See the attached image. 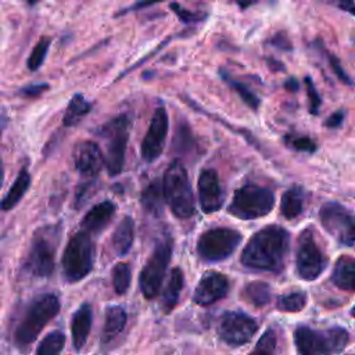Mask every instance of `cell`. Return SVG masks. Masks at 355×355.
Instances as JSON below:
<instances>
[{
    "label": "cell",
    "instance_id": "cell-1",
    "mask_svg": "<svg viewBox=\"0 0 355 355\" xmlns=\"http://www.w3.org/2000/svg\"><path fill=\"white\" fill-rule=\"evenodd\" d=\"M290 252V233L277 225L258 230L244 247L240 261L254 270L280 272Z\"/></svg>",
    "mask_w": 355,
    "mask_h": 355
},
{
    "label": "cell",
    "instance_id": "cell-2",
    "mask_svg": "<svg viewBox=\"0 0 355 355\" xmlns=\"http://www.w3.org/2000/svg\"><path fill=\"white\" fill-rule=\"evenodd\" d=\"M58 241V225L39 227L33 233L31 247L24 262V270L35 277H49L54 270Z\"/></svg>",
    "mask_w": 355,
    "mask_h": 355
},
{
    "label": "cell",
    "instance_id": "cell-3",
    "mask_svg": "<svg viewBox=\"0 0 355 355\" xmlns=\"http://www.w3.org/2000/svg\"><path fill=\"white\" fill-rule=\"evenodd\" d=\"M164 200L179 219L190 218L196 211L194 196L186 168L179 161L171 162L162 179Z\"/></svg>",
    "mask_w": 355,
    "mask_h": 355
},
{
    "label": "cell",
    "instance_id": "cell-4",
    "mask_svg": "<svg viewBox=\"0 0 355 355\" xmlns=\"http://www.w3.org/2000/svg\"><path fill=\"white\" fill-rule=\"evenodd\" d=\"M60 306L55 294L46 293L35 298L15 330V343L19 347L32 344L43 327L60 312Z\"/></svg>",
    "mask_w": 355,
    "mask_h": 355
},
{
    "label": "cell",
    "instance_id": "cell-5",
    "mask_svg": "<svg viewBox=\"0 0 355 355\" xmlns=\"http://www.w3.org/2000/svg\"><path fill=\"white\" fill-rule=\"evenodd\" d=\"M294 343L300 355H336L348 343V333L341 327L316 330L298 326L294 331Z\"/></svg>",
    "mask_w": 355,
    "mask_h": 355
},
{
    "label": "cell",
    "instance_id": "cell-6",
    "mask_svg": "<svg viewBox=\"0 0 355 355\" xmlns=\"http://www.w3.org/2000/svg\"><path fill=\"white\" fill-rule=\"evenodd\" d=\"M94 244L92 236L83 230L76 232L65 245L61 265L68 283H76L85 279L93 269Z\"/></svg>",
    "mask_w": 355,
    "mask_h": 355
},
{
    "label": "cell",
    "instance_id": "cell-7",
    "mask_svg": "<svg viewBox=\"0 0 355 355\" xmlns=\"http://www.w3.org/2000/svg\"><path fill=\"white\" fill-rule=\"evenodd\" d=\"M275 207V194L270 189L258 184L239 187L227 207V212L239 219L251 220L268 215Z\"/></svg>",
    "mask_w": 355,
    "mask_h": 355
},
{
    "label": "cell",
    "instance_id": "cell-8",
    "mask_svg": "<svg viewBox=\"0 0 355 355\" xmlns=\"http://www.w3.org/2000/svg\"><path fill=\"white\" fill-rule=\"evenodd\" d=\"M129 129L130 118L129 115L122 114L108 121L98 130V135L105 139V157L103 159L111 176L119 175L125 166Z\"/></svg>",
    "mask_w": 355,
    "mask_h": 355
},
{
    "label": "cell",
    "instance_id": "cell-9",
    "mask_svg": "<svg viewBox=\"0 0 355 355\" xmlns=\"http://www.w3.org/2000/svg\"><path fill=\"white\" fill-rule=\"evenodd\" d=\"M171 257H172V240L169 237H164L154 247L151 255L148 257L139 276L141 294L147 300H151L158 295Z\"/></svg>",
    "mask_w": 355,
    "mask_h": 355
},
{
    "label": "cell",
    "instance_id": "cell-10",
    "mask_svg": "<svg viewBox=\"0 0 355 355\" xmlns=\"http://www.w3.org/2000/svg\"><path fill=\"white\" fill-rule=\"evenodd\" d=\"M241 243V234L230 227H212L197 240V254L205 262H219L229 258Z\"/></svg>",
    "mask_w": 355,
    "mask_h": 355
},
{
    "label": "cell",
    "instance_id": "cell-11",
    "mask_svg": "<svg viewBox=\"0 0 355 355\" xmlns=\"http://www.w3.org/2000/svg\"><path fill=\"white\" fill-rule=\"evenodd\" d=\"M326 257L322 252L312 227H306L298 237V247L295 254L297 273L304 280H315L326 268Z\"/></svg>",
    "mask_w": 355,
    "mask_h": 355
},
{
    "label": "cell",
    "instance_id": "cell-12",
    "mask_svg": "<svg viewBox=\"0 0 355 355\" xmlns=\"http://www.w3.org/2000/svg\"><path fill=\"white\" fill-rule=\"evenodd\" d=\"M323 227L341 244L352 247L355 243V227L352 212L340 202H326L319 211Z\"/></svg>",
    "mask_w": 355,
    "mask_h": 355
},
{
    "label": "cell",
    "instance_id": "cell-13",
    "mask_svg": "<svg viewBox=\"0 0 355 355\" xmlns=\"http://www.w3.org/2000/svg\"><path fill=\"white\" fill-rule=\"evenodd\" d=\"M257 330V322L247 313L237 311L225 312L218 326L219 337L230 347L244 345L252 338Z\"/></svg>",
    "mask_w": 355,
    "mask_h": 355
},
{
    "label": "cell",
    "instance_id": "cell-14",
    "mask_svg": "<svg viewBox=\"0 0 355 355\" xmlns=\"http://www.w3.org/2000/svg\"><path fill=\"white\" fill-rule=\"evenodd\" d=\"M168 126L166 110L164 107H158L151 116L150 126L141 141V157L146 162H153L162 154Z\"/></svg>",
    "mask_w": 355,
    "mask_h": 355
},
{
    "label": "cell",
    "instance_id": "cell-15",
    "mask_svg": "<svg viewBox=\"0 0 355 355\" xmlns=\"http://www.w3.org/2000/svg\"><path fill=\"white\" fill-rule=\"evenodd\" d=\"M198 198L200 207L205 214L216 212L223 204V190L219 176L214 169H204L198 176Z\"/></svg>",
    "mask_w": 355,
    "mask_h": 355
},
{
    "label": "cell",
    "instance_id": "cell-16",
    "mask_svg": "<svg viewBox=\"0 0 355 355\" xmlns=\"http://www.w3.org/2000/svg\"><path fill=\"white\" fill-rule=\"evenodd\" d=\"M229 291V279L219 273V272H207L201 280L198 282L194 294L193 301L197 305H211L223 297H226Z\"/></svg>",
    "mask_w": 355,
    "mask_h": 355
},
{
    "label": "cell",
    "instance_id": "cell-17",
    "mask_svg": "<svg viewBox=\"0 0 355 355\" xmlns=\"http://www.w3.org/2000/svg\"><path fill=\"white\" fill-rule=\"evenodd\" d=\"M72 158L76 171L83 178H94L104 164L98 144L89 140L80 141L75 146Z\"/></svg>",
    "mask_w": 355,
    "mask_h": 355
},
{
    "label": "cell",
    "instance_id": "cell-18",
    "mask_svg": "<svg viewBox=\"0 0 355 355\" xmlns=\"http://www.w3.org/2000/svg\"><path fill=\"white\" fill-rule=\"evenodd\" d=\"M116 211V207L112 201L110 200H104L98 204H96L94 207H92L86 215L82 219V230L92 234H97L101 230H104L108 223L111 222V219L114 218Z\"/></svg>",
    "mask_w": 355,
    "mask_h": 355
},
{
    "label": "cell",
    "instance_id": "cell-19",
    "mask_svg": "<svg viewBox=\"0 0 355 355\" xmlns=\"http://www.w3.org/2000/svg\"><path fill=\"white\" fill-rule=\"evenodd\" d=\"M93 319V311L89 304L80 305V308L73 313L71 322V333H72V343L76 351L82 349L86 344L87 336L90 333Z\"/></svg>",
    "mask_w": 355,
    "mask_h": 355
},
{
    "label": "cell",
    "instance_id": "cell-20",
    "mask_svg": "<svg viewBox=\"0 0 355 355\" xmlns=\"http://www.w3.org/2000/svg\"><path fill=\"white\" fill-rule=\"evenodd\" d=\"M31 186V173L26 166L21 168L18 172L14 183L11 184L7 194L0 200V209L1 211H11L25 196Z\"/></svg>",
    "mask_w": 355,
    "mask_h": 355
},
{
    "label": "cell",
    "instance_id": "cell-21",
    "mask_svg": "<svg viewBox=\"0 0 355 355\" xmlns=\"http://www.w3.org/2000/svg\"><path fill=\"white\" fill-rule=\"evenodd\" d=\"M135 239V222L130 216H125L114 230L111 244L118 257H123L132 248Z\"/></svg>",
    "mask_w": 355,
    "mask_h": 355
},
{
    "label": "cell",
    "instance_id": "cell-22",
    "mask_svg": "<svg viewBox=\"0 0 355 355\" xmlns=\"http://www.w3.org/2000/svg\"><path fill=\"white\" fill-rule=\"evenodd\" d=\"M305 202L304 189L294 186L287 189L280 198V212L286 219H295L301 215Z\"/></svg>",
    "mask_w": 355,
    "mask_h": 355
},
{
    "label": "cell",
    "instance_id": "cell-23",
    "mask_svg": "<svg viewBox=\"0 0 355 355\" xmlns=\"http://www.w3.org/2000/svg\"><path fill=\"white\" fill-rule=\"evenodd\" d=\"M125 324H126L125 309L118 305L108 306L105 311V320L101 331V341L110 343L111 340H114L123 330Z\"/></svg>",
    "mask_w": 355,
    "mask_h": 355
},
{
    "label": "cell",
    "instance_id": "cell-24",
    "mask_svg": "<svg viewBox=\"0 0 355 355\" xmlns=\"http://www.w3.org/2000/svg\"><path fill=\"white\" fill-rule=\"evenodd\" d=\"M354 273H355L354 258L348 255H343L337 259L334 265V270L331 273V282L341 290L352 291L355 286Z\"/></svg>",
    "mask_w": 355,
    "mask_h": 355
},
{
    "label": "cell",
    "instance_id": "cell-25",
    "mask_svg": "<svg viewBox=\"0 0 355 355\" xmlns=\"http://www.w3.org/2000/svg\"><path fill=\"white\" fill-rule=\"evenodd\" d=\"M143 208L155 216L162 214L164 209V191H162V180L154 179L147 184V187L141 191L140 197Z\"/></svg>",
    "mask_w": 355,
    "mask_h": 355
},
{
    "label": "cell",
    "instance_id": "cell-26",
    "mask_svg": "<svg viewBox=\"0 0 355 355\" xmlns=\"http://www.w3.org/2000/svg\"><path fill=\"white\" fill-rule=\"evenodd\" d=\"M184 283V276L180 268H173L169 273L164 294H162V308L165 312H171L179 301L182 288Z\"/></svg>",
    "mask_w": 355,
    "mask_h": 355
},
{
    "label": "cell",
    "instance_id": "cell-27",
    "mask_svg": "<svg viewBox=\"0 0 355 355\" xmlns=\"http://www.w3.org/2000/svg\"><path fill=\"white\" fill-rule=\"evenodd\" d=\"M92 110V104L85 98L83 94L76 93L72 96V98L68 103V107L65 110L62 123L67 128L78 125Z\"/></svg>",
    "mask_w": 355,
    "mask_h": 355
},
{
    "label": "cell",
    "instance_id": "cell-28",
    "mask_svg": "<svg viewBox=\"0 0 355 355\" xmlns=\"http://www.w3.org/2000/svg\"><path fill=\"white\" fill-rule=\"evenodd\" d=\"M270 287L263 282H251L243 288V298L254 306H263L270 301Z\"/></svg>",
    "mask_w": 355,
    "mask_h": 355
},
{
    "label": "cell",
    "instance_id": "cell-29",
    "mask_svg": "<svg viewBox=\"0 0 355 355\" xmlns=\"http://www.w3.org/2000/svg\"><path fill=\"white\" fill-rule=\"evenodd\" d=\"M220 76L227 82V85L240 96V98L251 108V110H257L259 107V97L243 82H239L236 79H233L232 76H229L225 71H220Z\"/></svg>",
    "mask_w": 355,
    "mask_h": 355
},
{
    "label": "cell",
    "instance_id": "cell-30",
    "mask_svg": "<svg viewBox=\"0 0 355 355\" xmlns=\"http://www.w3.org/2000/svg\"><path fill=\"white\" fill-rule=\"evenodd\" d=\"M65 344L64 333L55 330L49 333L39 344L36 355H60Z\"/></svg>",
    "mask_w": 355,
    "mask_h": 355
},
{
    "label": "cell",
    "instance_id": "cell-31",
    "mask_svg": "<svg viewBox=\"0 0 355 355\" xmlns=\"http://www.w3.org/2000/svg\"><path fill=\"white\" fill-rule=\"evenodd\" d=\"M306 305V295L302 291L283 294L276 301V308L282 312H300Z\"/></svg>",
    "mask_w": 355,
    "mask_h": 355
},
{
    "label": "cell",
    "instance_id": "cell-32",
    "mask_svg": "<svg viewBox=\"0 0 355 355\" xmlns=\"http://www.w3.org/2000/svg\"><path fill=\"white\" fill-rule=\"evenodd\" d=\"M132 272L126 262H119L112 269V286L116 294H125L130 286Z\"/></svg>",
    "mask_w": 355,
    "mask_h": 355
},
{
    "label": "cell",
    "instance_id": "cell-33",
    "mask_svg": "<svg viewBox=\"0 0 355 355\" xmlns=\"http://www.w3.org/2000/svg\"><path fill=\"white\" fill-rule=\"evenodd\" d=\"M50 43H51V39L49 36H43L37 40V43L35 44V47L31 51V55L26 61V67L29 71H37L42 67V64L46 60Z\"/></svg>",
    "mask_w": 355,
    "mask_h": 355
},
{
    "label": "cell",
    "instance_id": "cell-34",
    "mask_svg": "<svg viewBox=\"0 0 355 355\" xmlns=\"http://www.w3.org/2000/svg\"><path fill=\"white\" fill-rule=\"evenodd\" d=\"M276 349V334L272 329H268L258 340L255 348L248 355H273Z\"/></svg>",
    "mask_w": 355,
    "mask_h": 355
},
{
    "label": "cell",
    "instance_id": "cell-35",
    "mask_svg": "<svg viewBox=\"0 0 355 355\" xmlns=\"http://www.w3.org/2000/svg\"><path fill=\"white\" fill-rule=\"evenodd\" d=\"M171 10L176 14V17L186 22V24H196V22H202L205 18H207V14L202 12V11H191V10H187L184 8L183 6L178 4V3H171L169 4Z\"/></svg>",
    "mask_w": 355,
    "mask_h": 355
},
{
    "label": "cell",
    "instance_id": "cell-36",
    "mask_svg": "<svg viewBox=\"0 0 355 355\" xmlns=\"http://www.w3.org/2000/svg\"><path fill=\"white\" fill-rule=\"evenodd\" d=\"M286 143L290 148L300 153H315L318 148L316 143L308 136H287Z\"/></svg>",
    "mask_w": 355,
    "mask_h": 355
},
{
    "label": "cell",
    "instance_id": "cell-37",
    "mask_svg": "<svg viewBox=\"0 0 355 355\" xmlns=\"http://www.w3.org/2000/svg\"><path fill=\"white\" fill-rule=\"evenodd\" d=\"M304 83H305L306 94H308V98H309V112L316 115L319 108H320V104H322V97L319 96V93H318V90L315 87V83H313L311 76H305Z\"/></svg>",
    "mask_w": 355,
    "mask_h": 355
},
{
    "label": "cell",
    "instance_id": "cell-38",
    "mask_svg": "<svg viewBox=\"0 0 355 355\" xmlns=\"http://www.w3.org/2000/svg\"><path fill=\"white\" fill-rule=\"evenodd\" d=\"M175 148H178V151H186L189 150V144H191V135H190V129L184 125H182L179 129H176V136L173 140Z\"/></svg>",
    "mask_w": 355,
    "mask_h": 355
},
{
    "label": "cell",
    "instance_id": "cell-39",
    "mask_svg": "<svg viewBox=\"0 0 355 355\" xmlns=\"http://www.w3.org/2000/svg\"><path fill=\"white\" fill-rule=\"evenodd\" d=\"M269 46L282 50V51H291L293 50V43L286 32H276L269 40Z\"/></svg>",
    "mask_w": 355,
    "mask_h": 355
},
{
    "label": "cell",
    "instance_id": "cell-40",
    "mask_svg": "<svg viewBox=\"0 0 355 355\" xmlns=\"http://www.w3.org/2000/svg\"><path fill=\"white\" fill-rule=\"evenodd\" d=\"M327 60H329V64H330L333 72L336 73V76H337L343 83H345V85H348L349 87H352V85H354V83H352V79H351L349 75L344 71V68L341 67L338 58H337L334 54H327Z\"/></svg>",
    "mask_w": 355,
    "mask_h": 355
},
{
    "label": "cell",
    "instance_id": "cell-41",
    "mask_svg": "<svg viewBox=\"0 0 355 355\" xmlns=\"http://www.w3.org/2000/svg\"><path fill=\"white\" fill-rule=\"evenodd\" d=\"M47 89H49V85H47V83H35V85L24 86V87L19 90V94L24 96V97H26V98H36V97H39L42 93H44Z\"/></svg>",
    "mask_w": 355,
    "mask_h": 355
},
{
    "label": "cell",
    "instance_id": "cell-42",
    "mask_svg": "<svg viewBox=\"0 0 355 355\" xmlns=\"http://www.w3.org/2000/svg\"><path fill=\"white\" fill-rule=\"evenodd\" d=\"M344 118H345V110H338L336 112H333L331 115H329L324 121V126L329 128V129H334V128H338L343 122H344Z\"/></svg>",
    "mask_w": 355,
    "mask_h": 355
},
{
    "label": "cell",
    "instance_id": "cell-43",
    "mask_svg": "<svg viewBox=\"0 0 355 355\" xmlns=\"http://www.w3.org/2000/svg\"><path fill=\"white\" fill-rule=\"evenodd\" d=\"M284 87L287 90H291V92H295L298 87H300V83L295 78H288V80L284 83Z\"/></svg>",
    "mask_w": 355,
    "mask_h": 355
},
{
    "label": "cell",
    "instance_id": "cell-44",
    "mask_svg": "<svg viewBox=\"0 0 355 355\" xmlns=\"http://www.w3.org/2000/svg\"><path fill=\"white\" fill-rule=\"evenodd\" d=\"M338 8L344 10V11H348L349 14H354L355 12V7H354V3L352 1H348V3H337L336 4Z\"/></svg>",
    "mask_w": 355,
    "mask_h": 355
},
{
    "label": "cell",
    "instance_id": "cell-45",
    "mask_svg": "<svg viewBox=\"0 0 355 355\" xmlns=\"http://www.w3.org/2000/svg\"><path fill=\"white\" fill-rule=\"evenodd\" d=\"M268 64H269V67L272 68V69H279V71H283L284 68H283V64L282 62H279V61H273V60H268Z\"/></svg>",
    "mask_w": 355,
    "mask_h": 355
},
{
    "label": "cell",
    "instance_id": "cell-46",
    "mask_svg": "<svg viewBox=\"0 0 355 355\" xmlns=\"http://www.w3.org/2000/svg\"><path fill=\"white\" fill-rule=\"evenodd\" d=\"M3 178H4V169H3L1 161H0V187H1V184H3Z\"/></svg>",
    "mask_w": 355,
    "mask_h": 355
},
{
    "label": "cell",
    "instance_id": "cell-47",
    "mask_svg": "<svg viewBox=\"0 0 355 355\" xmlns=\"http://www.w3.org/2000/svg\"><path fill=\"white\" fill-rule=\"evenodd\" d=\"M237 4H239V6H240V7H241V8H245V7H248V6H251V4H252V3H237Z\"/></svg>",
    "mask_w": 355,
    "mask_h": 355
}]
</instances>
